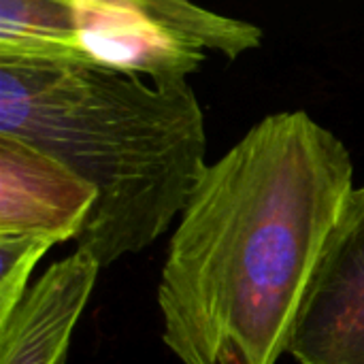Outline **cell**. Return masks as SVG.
<instances>
[{
    "label": "cell",
    "mask_w": 364,
    "mask_h": 364,
    "mask_svg": "<svg viewBox=\"0 0 364 364\" xmlns=\"http://www.w3.org/2000/svg\"><path fill=\"white\" fill-rule=\"evenodd\" d=\"M0 58L45 64H92L79 43L73 0H2Z\"/></svg>",
    "instance_id": "cell-7"
},
{
    "label": "cell",
    "mask_w": 364,
    "mask_h": 364,
    "mask_svg": "<svg viewBox=\"0 0 364 364\" xmlns=\"http://www.w3.org/2000/svg\"><path fill=\"white\" fill-rule=\"evenodd\" d=\"M288 354L299 364H364V183L328 239Z\"/></svg>",
    "instance_id": "cell-4"
},
{
    "label": "cell",
    "mask_w": 364,
    "mask_h": 364,
    "mask_svg": "<svg viewBox=\"0 0 364 364\" xmlns=\"http://www.w3.org/2000/svg\"><path fill=\"white\" fill-rule=\"evenodd\" d=\"M354 192L346 143L305 111L267 115L209 164L171 237L162 341L183 364H277Z\"/></svg>",
    "instance_id": "cell-1"
},
{
    "label": "cell",
    "mask_w": 364,
    "mask_h": 364,
    "mask_svg": "<svg viewBox=\"0 0 364 364\" xmlns=\"http://www.w3.org/2000/svg\"><path fill=\"white\" fill-rule=\"evenodd\" d=\"M51 247L34 237H0V322L21 301L30 273Z\"/></svg>",
    "instance_id": "cell-8"
},
{
    "label": "cell",
    "mask_w": 364,
    "mask_h": 364,
    "mask_svg": "<svg viewBox=\"0 0 364 364\" xmlns=\"http://www.w3.org/2000/svg\"><path fill=\"white\" fill-rule=\"evenodd\" d=\"M85 58L107 70L164 85L188 81L207 51L228 60L260 47L254 23L181 0H73Z\"/></svg>",
    "instance_id": "cell-3"
},
{
    "label": "cell",
    "mask_w": 364,
    "mask_h": 364,
    "mask_svg": "<svg viewBox=\"0 0 364 364\" xmlns=\"http://www.w3.org/2000/svg\"><path fill=\"white\" fill-rule=\"evenodd\" d=\"M96 198V190L60 160L0 132V237L75 241Z\"/></svg>",
    "instance_id": "cell-5"
},
{
    "label": "cell",
    "mask_w": 364,
    "mask_h": 364,
    "mask_svg": "<svg viewBox=\"0 0 364 364\" xmlns=\"http://www.w3.org/2000/svg\"><path fill=\"white\" fill-rule=\"evenodd\" d=\"M0 132L96 190L75 243L102 269L158 241L209 166L205 113L188 81L158 85L96 64L0 58Z\"/></svg>",
    "instance_id": "cell-2"
},
{
    "label": "cell",
    "mask_w": 364,
    "mask_h": 364,
    "mask_svg": "<svg viewBox=\"0 0 364 364\" xmlns=\"http://www.w3.org/2000/svg\"><path fill=\"white\" fill-rule=\"evenodd\" d=\"M102 267L85 252L53 262L0 322V364H62Z\"/></svg>",
    "instance_id": "cell-6"
}]
</instances>
